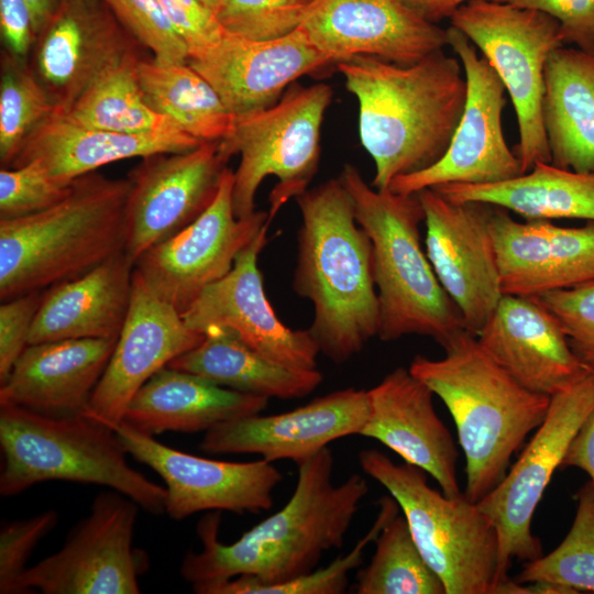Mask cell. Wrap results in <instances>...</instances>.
<instances>
[{"instance_id":"cell-29","label":"cell","mask_w":594,"mask_h":594,"mask_svg":"<svg viewBox=\"0 0 594 594\" xmlns=\"http://www.w3.org/2000/svg\"><path fill=\"white\" fill-rule=\"evenodd\" d=\"M200 144L180 129L119 133L75 124L55 111L30 134L10 167L37 161L56 180L70 184L121 160L185 152Z\"/></svg>"},{"instance_id":"cell-51","label":"cell","mask_w":594,"mask_h":594,"mask_svg":"<svg viewBox=\"0 0 594 594\" xmlns=\"http://www.w3.org/2000/svg\"><path fill=\"white\" fill-rule=\"evenodd\" d=\"M201 3H204L208 9H210L212 12H215L219 0H199Z\"/></svg>"},{"instance_id":"cell-25","label":"cell","mask_w":594,"mask_h":594,"mask_svg":"<svg viewBox=\"0 0 594 594\" xmlns=\"http://www.w3.org/2000/svg\"><path fill=\"white\" fill-rule=\"evenodd\" d=\"M476 338L520 385L550 397L594 369L574 353L558 319L534 298L503 295Z\"/></svg>"},{"instance_id":"cell-2","label":"cell","mask_w":594,"mask_h":594,"mask_svg":"<svg viewBox=\"0 0 594 594\" xmlns=\"http://www.w3.org/2000/svg\"><path fill=\"white\" fill-rule=\"evenodd\" d=\"M359 105L361 143L372 186L424 170L447 152L462 116L468 82L460 59L443 50L411 65L358 55L337 64Z\"/></svg>"},{"instance_id":"cell-30","label":"cell","mask_w":594,"mask_h":594,"mask_svg":"<svg viewBox=\"0 0 594 594\" xmlns=\"http://www.w3.org/2000/svg\"><path fill=\"white\" fill-rule=\"evenodd\" d=\"M267 405L266 397L165 366L135 393L123 421L153 437L166 431L206 432L221 422L261 414Z\"/></svg>"},{"instance_id":"cell-1","label":"cell","mask_w":594,"mask_h":594,"mask_svg":"<svg viewBox=\"0 0 594 594\" xmlns=\"http://www.w3.org/2000/svg\"><path fill=\"white\" fill-rule=\"evenodd\" d=\"M297 468L296 487L285 506L233 543H222L218 538L221 512L201 518L197 534L202 549L187 552L179 569L191 587L239 575L261 585L282 584L316 570L324 552L343 546L369 493L366 480L352 474L336 485L329 447L297 463Z\"/></svg>"},{"instance_id":"cell-14","label":"cell","mask_w":594,"mask_h":594,"mask_svg":"<svg viewBox=\"0 0 594 594\" xmlns=\"http://www.w3.org/2000/svg\"><path fill=\"white\" fill-rule=\"evenodd\" d=\"M233 172L227 167L208 209L174 237L146 250L134 264L145 285L180 315L210 284L226 276L240 252L266 223L268 212L238 218Z\"/></svg>"},{"instance_id":"cell-38","label":"cell","mask_w":594,"mask_h":594,"mask_svg":"<svg viewBox=\"0 0 594 594\" xmlns=\"http://www.w3.org/2000/svg\"><path fill=\"white\" fill-rule=\"evenodd\" d=\"M55 111L32 67L6 51L0 81L1 167H10L30 134Z\"/></svg>"},{"instance_id":"cell-32","label":"cell","mask_w":594,"mask_h":594,"mask_svg":"<svg viewBox=\"0 0 594 594\" xmlns=\"http://www.w3.org/2000/svg\"><path fill=\"white\" fill-rule=\"evenodd\" d=\"M167 366L268 399L305 397L323 381L317 369L299 370L275 363L223 329L208 330L197 346L178 355Z\"/></svg>"},{"instance_id":"cell-31","label":"cell","mask_w":594,"mask_h":594,"mask_svg":"<svg viewBox=\"0 0 594 594\" xmlns=\"http://www.w3.org/2000/svg\"><path fill=\"white\" fill-rule=\"evenodd\" d=\"M542 122L551 164L594 173V50L564 45L550 53Z\"/></svg>"},{"instance_id":"cell-13","label":"cell","mask_w":594,"mask_h":594,"mask_svg":"<svg viewBox=\"0 0 594 594\" xmlns=\"http://www.w3.org/2000/svg\"><path fill=\"white\" fill-rule=\"evenodd\" d=\"M447 36L466 78L465 106L444 155L424 170L395 178L388 189L397 194H417L446 184H493L522 174L504 135V84L461 31L450 25Z\"/></svg>"},{"instance_id":"cell-16","label":"cell","mask_w":594,"mask_h":594,"mask_svg":"<svg viewBox=\"0 0 594 594\" xmlns=\"http://www.w3.org/2000/svg\"><path fill=\"white\" fill-rule=\"evenodd\" d=\"M417 195L425 212L427 256L465 329L476 336L503 297L491 227L494 206L452 201L433 188Z\"/></svg>"},{"instance_id":"cell-37","label":"cell","mask_w":594,"mask_h":594,"mask_svg":"<svg viewBox=\"0 0 594 594\" xmlns=\"http://www.w3.org/2000/svg\"><path fill=\"white\" fill-rule=\"evenodd\" d=\"M575 516L562 542L548 554L527 561L515 579L519 583L547 582L572 594L594 593V486L586 482L575 494Z\"/></svg>"},{"instance_id":"cell-46","label":"cell","mask_w":594,"mask_h":594,"mask_svg":"<svg viewBox=\"0 0 594 594\" xmlns=\"http://www.w3.org/2000/svg\"><path fill=\"white\" fill-rule=\"evenodd\" d=\"M534 9L554 18L564 45L594 50V0H492Z\"/></svg>"},{"instance_id":"cell-3","label":"cell","mask_w":594,"mask_h":594,"mask_svg":"<svg viewBox=\"0 0 594 594\" xmlns=\"http://www.w3.org/2000/svg\"><path fill=\"white\" fill-rule=\"evenodd\" d=\"M301 216L293 288L314 307L308 328L320 353L343 363L377 337L373 250L340 178L296 198Z\"/></svg>"},{"instance_id":"cell-24","label":"cell","mask_w":594,"mask_h":594,"mask_svg":"<svg viewBox=\"0 0 594 594\" xmlns=\"http://www.w3.org/2000/svg\"><path fill=\"white\" fill-rule=\"evenodd\" d=\"M491 227L503 295L534 298L594 280V221L519 222L494 206Z\"/></svg>"},{"instance_id":"cell-42","label":"cell","mask_w":594,"mask_h":594,"mask_svg":"<svg viewBox=\"0 0 594 594\" xmlns=\"http://www.w3.org/2000/svg\"><path fill=\"white\" fill-rule=\"evenodd\" d=\"M73 182L56 180L37 161L1 167L0 219H15L50 208L69 193Z\"/></svg>"},{"instance_id":"cell-15","label":"cell","mask_w":594,"mask_h":594,"mask_svg":"<svg viewBox=\"0 0 594 594\" xmlns=\"http://www.w3.org/2000/svg\"><path fill=\"white\" fill-rule=\"evenodd\" d=\"M229 158L219 142L143 157L129 173L124 252L135 261L193 223L213 202Z\"/></svg>"},{"instance_id":"cell-21","label":"cell","mask_w":594,"mask_h":594,"mask_svg":"<svg viewBox=\"0 0 594 594\" xmlns=\"http://www.w3.org/2000/svg\"><path fill=\"white\" fill-rule=\"evenodd\" d=\"M369 415L367 391L348 387L290 411L221 422L206 431L198 447L208 454H258L272 463L297 464L338 439L360 435Z\"/></svg>"},{"instance_id":"cell-11","label":"cell","mask_w":594,"mask_h":594,"mask_svg":"<svg viewBox=\"0 0 594 594\" xmlns=\"http://www.w3.org/2000/svg\"><path fill=\"white\" fill-rule=\"evenodd\" d=\"M593 408L594 369L550 397L543 421L518 460L477 503L497 532L498 583L508 576L515 559L530 561L542 554L541 543L531 532L534 514L573 437Z\"/></svg>"},{"instance_id":"cell-45","label":"cell","mask_w":594,"mask_h":594,"mask_svg":"<svg viewBox=\"0 0 594 594\" xmlns=\"http://www.w3.org/2000/svg\"><path fill=\"white\" fill-rule=\"evenodd\" d=\"M45 290L30 292L0 306V384L29 345L30 333Z\"/></svg>"},{"instance_id":"cell-33","label":"cell","mask_w":594,"mask_h":594,"mask_svg":"<svg viewBox=\"0 0 594 594\" xmlns=\"http://www.w3.org/2000/svg\"><path fill=\"white\" fill-rule=\"evenodd\" d=\"M452 201H479L515 212L527 221H594V173H579L551 163L493 184H446L433 187Z\"/></svg>"},{"instance_id":"cell-20","label":"cell","mask_w":594,"mask_h":594,"mask_svg":"<svg viewBox=\"0 0 594 594\" xmlns=\"http://www.w3.org/2000/svg\"><path fill=\"white\" fill-rule=\"evenodd\" d=\"M204 333L158 298L133 271L129 311L108 365L81 415L112 430L123 421L135 393L178 355L197 346Z\"/></svg>"},{"instance_id":"cell-10","label":"cell","mask_w":594,"mask_h":594,"mask_svg":"<svg viewBox=\"0 0 594 594\" xmlns=\"http://www.w3.org/2000/svg\"><path fill=\"white\" fill-rule=\"evenodd\" d=\"M490 62L513 102L518 127L514 153L522 174L551 163L542 122L544 66L564 46L558 21L549 14L492 0H469L450 16Z\"/></svg>"},{"instance_id":"cell-44","label":"cell","mask_w":594,"mask_h":594,"mask_svg":"<svg viewBox=\"0 0 594 594\" xmlns=\"http://www.w3.org/2000/svg\"><path fill=\"white\" fill-rule=\"evenodd\" d=\"M58 521L55 510L2 526L0 531V593L10 594L15 580L26 569L33 549Z\"/></svg>"},{"instance_id":"cell-6","label":"cell","mask_w":594,"mask_h":594,"mask_svg":"<svg viewBox=\"0 0 594 594\" xmlns=\"http://www.w3.org/2000/svg\"><path fill=\"white\" fill-rule=\"evenodd\" d=\"M339 178L351 195L358 223L372 242L377 337L388 342L417 334L444 348L466 329L422 250L419 227L425 212L418 195L376 189L351 164L343 166Z\"/></svg>"},{"instance_id":"cell-41","label":"cell","mask_w":594,"mask_h":594,"mask_svg":"<svg viewBox=\"0 0 594 594\" xmlns=\"http://www.w3.org/2000/svg\"><path fill=\"white\" fill-rule=\"evenodd\" d=\"M133 38L160 63L188 62V50L160 0H101Z\"/></svg>"},{"instance_id":"cell-28","label":"cell","mask_w":594,"mask_h":594,"mask_svg":"<svg viewBox=\"0 0 594 594\" xmlns=\"http://www.w3.org/2000/svg\"><path fill=\"white\" fill-rule=\"evenodd\" d=\"M134 263L124 251L45 290L29 344L67 339H118L132 293Z\"/></svg>"},{"instance_id":"cell-23","label":"cell","mask_w":594,"mask_h":594,"mask_svg":"<svg viewBox=\"0 0 594 594\" xmlns=\"http://www.w3.org/2000/svg\"><path fill=\"white\" fill-rule=\"evenodd\" d=\"M96 0H61L33 46V72L64 112L108 68L138 53Z\"/></svg>"},{"instance_id":"cell-26","label":"cell","mask_w":594,"mask_h":594,"mask_svg":"<svg viewBox=\"0 0 594 594\" xmlns=\"http://www.w3.org/2000/svg\"><path fill=\"white\" fill-rule=\"evenodd\" d=\"M370 415L359 436L374 439L422 469L449 497L462 494L458 449L433 407L432 391L399 366L367 389Z\"/></svg>"},{"instance_id":"cell-18","label":"cell","mask_w":594,"mask_h":594,"mask_svg":"<svg viewBox=\"0 0 594 594\" xmlns=\"http://www.w3.org/2000/svg\"><path fill=\"white\" fill-rule=\"evenodd\" d=\"M266 223L237 256L231 271L208 285L182 314L193 330L223 329L266 359L284 366L317 369L319 348L309 330H294L276 316L257 265L267 243Z\"/></svg>"},{"instance_id":"cell-8","label":"cell","mask_w":594,"mask_h":594,"mask_svg":"<svg viewBox=\"0 0 594 594\" xmlns=\"http://www.w3.org/2000/svg\"><path fill=\"white\" fill-rule=\"evenodd\" d=\"M363 472L397 502L422 557L447 594H494L498 538L488 516L462 493L449 497L428 485L427 473L395 463L376 449L358 455Z\"/></svg>"},{"instance_id":"cell-47","label":"cell","mask_w":594,"mask_h":594,"mask_svg":"<svg viewBox=\"0 0 594 594\" xmlns=\"http://www.w3.org/2000/svg\"><path fill=\"white\" fill-rule=\"evenodd\" d=\"M0 29L6 51L25 59L36 34L31 10L24 0H0Z\"/></svg>"},{"instance_id":"cell-50","label":"cell","mask_w":594,"mask_h":594,"mask_svg":"<svg viewBox=\"0 0 594 594\" xmlns=\"http://www.w3.org/2000/svg\"><path fill=\"white\" fill-rule=\"evenodd\" d=\"M29 6L32 18L34 31L37 34L47 24L51 18L54 15L61 0H24Z\"/></svg>"},{"instance_id":"cell-35","label":"cell","mask_w":594,"mask_h":594,"mask_svg":"<svg viewBox=\"0 0 594 594\" xmlns=\"http://www.w3.org/2000/svg\"><path fill=\"white\" fill-rule=\"evenodd\" d=\"M140 59L139 54H133L111 66L67 110L57 113L81 127L119 133L180 129L145 101L136 76Z\"/></svg>"},{"instance_id":"cell-40","label":"cell","mask_w":594,"mask_h":594,"mask_svg":"<svg viewBox=\"0 0 594 594\" xmlns=\"http://www.w3.org/2000/svg\"><path fill=\"white\" fill-rule=\"evenodd\" d=\"M311 0H219L213 12L224 33L271 40L298 29Z\"/></svg>"},{"instance_id":"cell-19","label":"cell","mask_w":594,"mask_h":594,"mask_svg":"<svg viewBox=\"0 0 594 594\" xmlns=\"http://www.w3.org/2000/svg\"><path fill=\"white\" fill-rule=\"evenodd\" d=\"M300 28L332 64L369 55L411 65L448 46L447 30L405 0H311Z\"/></svg>"},{"instance_id":"cell-4","label":"cell","mask_w":594,"mask_h":594,"mask_svg":"<svg viewBox=\"0 0 594 594\" xmlns=\"http://www.w3.org/2000/svg\"><path fill=\"white\" fill-rule=\"evenodd\" d=\"M444 356L416 355L409 372L450 411L465 457L464 495L484 498L506 475L513 455L543 421L550 396L520 385L464 330Z\"/></svg>"},{"instance_id":"cell-12","label":"cell","mask_w":594,"mask_h":594,"mask_svg":"<svg viewBox=\"0 0 594 594\" xmlns=\"http://www.w3.org/2000/svg\"><path fill=\"white\" fill-rule=\"evenodd\" d=\"M139 505L110 490L99 493L89 514L64 546L24 572L10 594L40 590L45 594H138L144 554L132 548Z\"/></svg>"},{"instance_id":"cell-36","label":"cell","mask_w":594,"mask_h":594,"mask_svg":"<svg viewBox=\"0 0 594 594\" xmlns=\"http://www.w3.org/2000/svg\"><path fill=\"white\" fill-rule=\"evenodd\" d=\"M374 542L371 561L356 574L358 594H447L418 549L404 515L391 518Z\"/></svg>"},{"instance_id":"cell-22","label":"cell","mask_w":594,"mask_h":594,"mask_svg":"<svg viewBox=\"0 0 594 594\" xmlns=\"http://www.w3.org/2000/svg\"><path fill=\"white\" fill-rule=\"evenodd\" d=\"M217 91L235 117L276 103L298 78L331 65L299 26L271 40L224 33L187 62Z\"/></svg>"},{"instance_id":"cell-5","label":"cell","mask_w":594,"mask_h":594,"mask_svg":"<svg viewBox=\"0 0 594 594\" xmlns=\"http://www.w3.org/2000/svg\"><path fill=\"white\" fill-rule=\"evenodd\" d=\"M130 182L96 172L42 211L0 219L1 301L74 279L124 251Z\"/></svg>"},{"instance_id":"cell-27","label":"cell","mask_w":594,"mask_h":594,"mask_svg":"<svg viewBox=\"0 0 594 594\" xmlns=\"http://www.w3.org/2000/svg\"><path fill=\"white\" fill-rule=\"evenodd\" d=\"M118 339H67L29 344L0 384V404L48 415L81 414Z\"/></svg>"},{"instance_id":"cell-49","label":"cell","mask_w":594,"mask_h":594,"mask_svg":"<svg viewBox=\"0 0 594 594\" xmlns=\"http://www.w3.org/2000/svg\"><path fill=\"white\" fill-rule=\"evenodd\" d=\"M431 22L450 19L453 12L469 0H405Z\"/></svg>"},{"instance_id":"cell-43","label":"cell","mask_w":594,"mask_h":594,"mask_svg":"<svg viewBox=\"0 0 594 594\" xmlns=\"http://www.w3.org/2000/svg\"><path fill=\"white\" fill-rule=\"evenodd\" d=\"M534 299L558 319L574 353L594 364V280Z\"/></svg>"},{"instance_id":"cell-9","label":"cell","mask_w":594,"mask_h":594,"mask_svg":"<svg viewBox=\"0 0 594 594\" xmlns=\"http://www.w3.org/2000/svg\"><path fill=\"white\" fill-rule=\"evenodd\" d=\"M332 97L326 84H292L273 106L235 117L219 146L229 160L240 155L232 188L238 218L255 211L256 191L267 176L278 180L270 195L271 220L289 199L308 189L318 169L321 128Z\"/></svg>"},{"instance_id":"cell-17","label":"cell","mask_w":594,"mask_h":594,"mask_svg":"<svg viewBox=\"0 0 594 594\" xmlns=\"http://www.w3.org/2000/svg\"><path fill=\"white\" fill-rule=\"evenodd\" d=\"M113 430L128 454L165 482V513L172 519L183 520L205 510L258 514L274 505V491L283 474L272 462L201 458L165 446L124 421Z\"/></svg>"},{"instance_id":"cell-34","label":"cell","mask_w":594,"mask_h":594,"mask_svg":"<svg viewBox=\"0 0 594 594\" xmlns=\"http://www.w3.org/2000/svg\"><path fill=\"white\" fill-rule=\"evenodd\" d=\"M136 76L147 105L199 142H219L231 132L235 116L188 63L141 58Z\"/></svg>"},{"instance_id":"cell-48","label":"cell","mask_w":594,"mask_h":594,"mask_svg":"<svg viewBox=\"0 0 594 594\" xmlns=\"http://www.w3.org/2000/svg\"><path fill=\"white\" fill-rule=\"evenodd\" d=\"M562 468L584 471L594 486V408L573 437L561 462Z\"/></svg>"},{"instance_id":"cell-39","label":"cell","mask_w":594,"mask_h":594,"mask_svg":"<svg viewBox=\"0 0 594 594\" xmlns=\"http://www.w3.org/2000/svg\"><path fill=\"white\" fill-rule=\"evenodd\" d=\"M380 510L369 531L345 556L337 558L327 566L314 570L292 581L276 585H261L248 575H239L219 583L194 587L198 594H341L349 583V572L363 560L364 549L375 541L386 522L398 514L399 506L389 495L378 499Z\"/></svg>"},{"instance_id":"cell-7","label":"cell","mask_w":594,"mask_h":594,"mask_svg":"<svg viewBox=\"0 0 594 594\" xmlns=\"http://www.w3.org/2000/svg\"><path fill=\"white\" fill-rule=\"evenodd\" d=\"M0 494L18 495L45 481L103 485L153 514L167 491L132 469L114 430L81 414L48 415L0 404Z\"/></svg>"}]
</instances>
